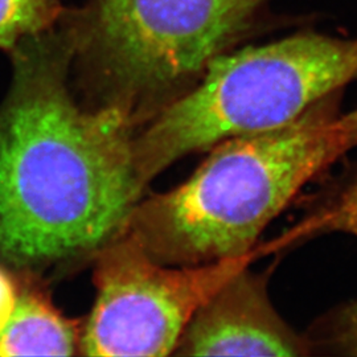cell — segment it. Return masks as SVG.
<instances>
[{
	"mask_svg": "<svg viewBox=\"0 0 357 357\" xmlns=\"http://www.w3.org/2000/svg\"><path fill=\"white\" fill-rule=\"evenodd\" d=\"M314 347L282 319L266 282L248 268L230 277L183 332L172 356H308Z\"/></svg>",
	"mask_w": 357,
	"mask_h": 357,
	"instance_id": "8992f818",
	"label": "cell"
},
{
	"mask_svg": "<svg viewBox=\"0 0 357 357\" xmlns=\"http://www.w3.org/2000/svg\"><path fill=\"white\" fill-rule=\"evenodd\" d=\"M337 94L281 128L217 143L184 183L141 200L125 230L169 266L253 255L271 221L347 153L333 125Z\"/></svg>",
	"mask_w": 357,
	"mask_h": 357,
	"instance_id": "7a4b0ae2",
	"label": "cell"
},
{
	"mask_svg": "<svg viewBox=\"0 0 357 357\" xmlns=\"http://www.w3.org/2000/svg\"><path fill=\"white\" fill-rule=\"evenodd\" d=\"M81 331L40 294L19 295L0 331V356H75Z\"/></svg>",
	"mask_w": 357,
	"mask_h": 357,
	"instance_id": "52a82bcc",
	"label": "cell"
},
{
	"mask_svg": "<svg viewBox=\"0 0 357 357\" xmlns=\"http://www.w3.org/2000/svg\"><path fill=\"white\" fill-rule=\"evenodd\" d=\"M344 233L357 237V178L294 231L296 237Z\"/></svg>",
	"mask_w": 357,
	"mask_h": 357,
	"instance_id": "9c48e42d",
	"label": "cell"
},
{
	"mask_svg": "<svg viewBox=\"0 0 357 357\" xmlns=\"http://www.w3.org/2000/svg\"><path fill=\"white\" fill-rule=\"evenodd\" d=\"M357 79V38L302 32L225 52L191 88L150 115L134 138L142 184L190 153L281 128Z\"/></svg>",
	"mask_w": 357,
	"mask_h": 357,
	"instance_id": "3957f363",
	"label": "cell"
},
{
	"mask_svg": "<svg viewBox=\"0 0 357 357\" xmlns=\"http://www.w3.org/2000/svg\"><path fill=\"white\" fill-rule=\"evenodd\" d=\"M63 13V0H0V50L54 28Z\"/></svg>",
	"mask_w": 357,
	"mask_h": 357,
	"instance_id": "ba28073f",
	"label": "cell"
},
{
	"mask_svg": "<svg viewBox=\"0 0 357 357\" xmlns=\"http://www.w3.org/2000/svg\"><path fill=\"white\" fill-rule=\"evenodd\" d=\"M312 347L327 348L328 352L357 356V301L339 308L318 326Z\"/></svg>",
	"mask_w": 357,
	"mask_h": 357,
	"instance_id": "30bf717a",
	"label": "cell"
},
{
	"mask_svg": "<svg viewBox=\"0 0 357 357\" xmlns=\"http://www.w3.org/2000/svg\"><path fill=\"white\" fill-rule=\"evenodd\" d=\"M255 255L169 266L122 231L94 255L97 296L81 331L79 354L171 356L196 311Z\"/></svg>",
	"mask_w": 357,
	"mask_h": 357,
	"instance_id": "5b68a950",
	"label": "cell"
},
{
	"mask_svg": "<svg viewBox=\"0 0 357 357\" xmlns=\"http://www.w3.org/2000/svg\"><path fill=\"white\" fill-rule=\"evenodd\" d=\"M17 293L11 278L0 270V331L6 327L13 315L17 301Z\"/></svg>",
	"mask_w": 357,
	"mask_h": 357,
	"instance_id": "7c38bea8",
	"label": "cell"
},
{
	"mask_svg": "<svg viewBox=\"0 0 357 357\" xmlns=\"http://www.w3.org/2000/svg\"><path fill=\"white\" fill-rule=\"evenodd\" d=\"M270 0H93L72 24L96 105L141 116L190 89Z\"/></svg>",
	"mask_w": 357,
	"mask_h": 357,
	"instance_id": "277c9868",
	"label": "cell"
},
{
	"mask_svg": "<svg viewBox=\"0 0 357 357\" xmlns=\"http://www.w3.org/2000/svg\"><path fill=\"white\" fill-rule=\"evenodd\" d=\"M75 28L13 48L0 110V253L17 265L72 262L125 231L144 185L134 165L138 119L116 105H82L69 85Z\"/></svg>",
	"mask_w": 357,
	"mask_h": 357,
	"instance_id": "6da1fadb",
	"label": "cell"
},
{
	"mask_svg": "<svg viewBox=\"0 0 357 357\" xmlns=\"http://www.w3.org/2000/svg\"><path fill=\"white\" fill-rule=\"evenodd\" d=\"M333 125L345 151L357 147V107L347 114H337Z\"/></svg>",
	"mask_w": 357,
	"mask_h": 357,
	"instance_id": "8fae6325",
	"label": "cell"
}]
</instances>
